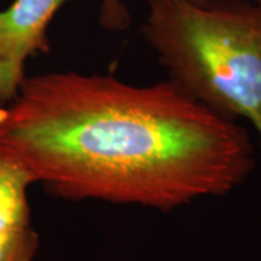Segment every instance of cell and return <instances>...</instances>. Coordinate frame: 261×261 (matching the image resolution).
Masks as SVG:
<instances>
[{"mask_svg":"<svg viewBox=\"0 0 261 261\" xmlns=\"http://www.w3.org/2000/svg\"><path fill=\"white\" fill-rule=\"evenodd\" d=\"M142 33L197 102L250 122L261 139V6L247 0H146Z\"/></svg>","mask_w":261,"mask_h":261,"instance_id":"2","label":"cell"},{"mask_svg":"<svg viewBox=\"0 0 261 261\" xmlns=\"http://www.w3.org/2000/svg\"><path fill=\"white\" fill-rule=\"evenodd\" d=\"M68 0H16L0 11V103L11 102L25 79L29 57L50 51L47 28Z\"/></svg>","mask_w":261,"mask_h":261,"instance_id":"3","label":"cell"},{"mask_svg":"<svg viewBox=\"0 0 261 261\" xmlns=\"http://www.w3.org/2000/svg\"><path fill=\"white\" fill-rule=\"evenodd\" d=\"M32 179L0 159V261H34L40 248L32 224L28 188Z\"/></svg>","mask_w":261,"mask_h":261,"instance_id":"4","label":"cell"},{"mask_svg":"<svg viewBox=\"0 0 261 261\" xmlns=\"http://www.w3.org/2000/svg\"><path fill=\"white\" fill-rule=\"evenodd\" d=\"M0 159L64 200L161 212L227 196L255 168L246 127L169 79L75 71L25 77L0 104Z\"/></svg>","mask_w":261,"mask_h":261,"instance_id":"1","label":"cell"},{"mask_svg":"<svg viewBox=\"0 0 261 261\" xmlns=\"http://www.w3.org/2000/svg\"><path fill=\"white\" fill-rule=\"evenodd\" d=\"M0 104H2V103H0Z\"/></svg>","mask_w":261,"mask_h":261,"instance_id":"7","label":"cell"},{"mask_svg":"<svg viewBox=\"0 0 261 261\" xmlns=\"http://www.w3.org/2000/svg\"><path fill=\"white\" fill-rule=\"evenodd\" d=\"M195 2L200 3V4H207V3H210L211 0H195Z\"/></svg>","mask_w":261,"mask_h":261,"instance_id":"5","label":"cell"},{"mask_svg":"<svg viewBox=\"0 0 261 261\" xmlns=\"http://www.w3.org/2000/svg\"><path fill=\"white\" fill-rule=\"evenodd\" d=\"M254 2H255L257 5H260V6H261V0H254Z\"/></svg>","mask_w":261,"mask_h":261,"instance_id":"6","label":"cell"}]
</instances>
